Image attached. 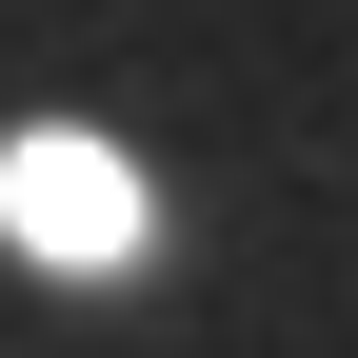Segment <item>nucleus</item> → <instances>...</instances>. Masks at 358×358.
I'll list each match as a JSON object with an SVG mask.
<instances>
[{
  "mask_svg": "<svg viewBox=\"0 0 358 358\" xmlns=\"http://www.w3.org/2000/svg\"><path fill=\"white\" fill-rule=\"evenodd\" d=\"M0 239L60 259V279H120L140 259V159L80 140V120H40V140H0Z\"/></svg>",
  "mask_w": 358,
  "mask_h": 358,
  "instance_id": "obj_1",
  "label": "nucleus"
}]
</instances>
